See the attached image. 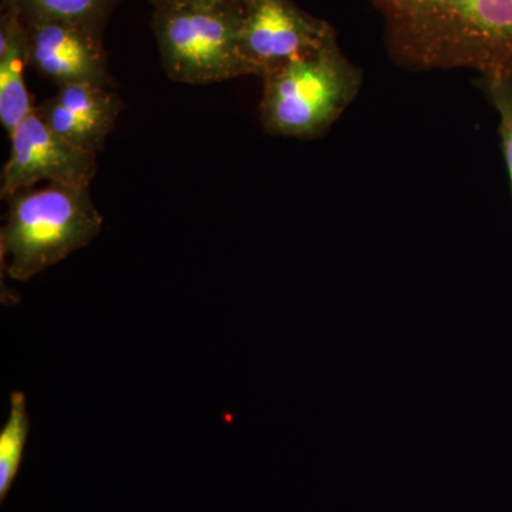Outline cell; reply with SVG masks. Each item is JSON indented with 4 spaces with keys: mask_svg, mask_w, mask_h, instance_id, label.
Listing matches in <instances>:
<instances>
[{
    "mask_svg": "<svg viewBox=\"0 0 512 512\" xmlns=\"http://www.w3.org/2000/svg\"><path fill=\"white\" fill-rule=\"evenodd\" d=\"M394 62L512 76V0H367Z\"/></svg>",
    "mask_w": 512,
    "mask_h": 512,
    "instance_id": "cell-1",
    "label": "cell"
},
{
    "mask_svg": "<svg viewBox=\"0 0 512 512\" xmlns=\"http://www.w3.org/2000/svg\"><path fill=\"white\" fill-rule=\"evenodd\" d=\"M10 154L2 171L0 195L8 200L37 183L90 187L97 154L64 140L33 111L9 134Z\"/></svg>",
    "mask_w": 512,
    "mask_h": 512,
    "instance_id": "cell-6",
    "label": "cell"
},
{
    "mask_svg": "<svg viewBox=\"0 0 512 512\" xmlns=\"http://www.w3.org/2000/svg\"><path fill=\"white\" fill-rule=\"evenodd\" d=\"M153 32L165 73L175 82L210 84L255 76L241 49L239 8L158 3Z\"/></svg>",
    "mask_w": 512,
    "mask_h": 512,
    "instance_id": "cell-4",
    "label": "cell"
},
{
    "mask_svg": "<svg viewBox=\"0 0 512 512\" xmlns=\"http://www.w3.org/2000/svg\"><path fill=\"white\" fill-rule=\"evenodd\" d=\"M30 421L26 397L22 392L10 394V410L5 426L0 430V500L5 501L10 488L18 477Z\"/></svg>",
    "mask_w": 512,
    "mask_h": 512,
    "instance_id": "cell-11",
    "label": "cell"
},
{
    "mask_svg": "<svg viewBox=\"0 0 512 512\" xmlns=\"http://www.w3.org/2000/svg\"><path fill=\"white\" fill-rule=\"evenodd\" d=\"M120 97L109 86L76 83L60 86L36 113L74 146L99 153L121 113Z\"/></svg>",
    "mask_w": 512,
    "mask_h": 512,
    "instance_id": "cell-8",
    "label": "cell"
},
{
    "mask_svg": "<svg viewBox=\"0 0 512 512\" xmlns=\"http://www.w3.org/2000/svg\"><path fill=\"white\" fill-rule=\"evenodd\" d=\"M261 123L275 136L313 140L325 136L362 89L363 73L339 47L326 45L264 77Z\"/></svg>",
    "mask_w": 512,
    "mask_h": 512,
    "instance_id": "cell-3",
    "label": "cell"
},
{
    "mask_svg": "<svg viewBox=\"0 0 512 512\" xmlns=\"http://www.w3.org/2000/svg\"><path fill=\"white\" fill-rule=\"evenodd\" d=\"M241 49L255 76L315 52L336 37L326 20L299 8L293 0H242Z\"/></svg>",
    "mask_w": 512,
    "mask_h": 512,
    "instance_id": "cell-5",
    "label": "cell"
},
{
    "mask_svg": "<svg viewBox=\"0 0 512 512\" xmlns=\"http://www.w3.org/2000/svg\"><path fill=\"white\" fill-rule=\"evenodd\" d=\"M164 2L180 3V5L204 6V8H224V6H234V8H239L242 0H161L160 3Z\"/></svg>",
    "mask_w": 512,
    "mask_h": 512,
    "instance_id": "cell-13",
    "label": "cell"
},
{
    "mask_svg": "<svg viewBox=\"0 0 512 512\" xmlns=\"http://www.w3.org/2000/svg\"><path fill=\"white\" fill-rule=\"evenodd\" d=\"M151 3H153V5H157V3H160L161 0H150Z\"/></svg>",
    "mask_w": 512,
    "mask_h": 512,
    "instance_id": "cell-14",
    "label": "cell"
},
{
    "mask_svg": "<svg viewBox=\"0 0 512 512\" xmlns=\"http://www.w3.org/2000/svg\"><path fill=\"white\" fill-rule=\"evenodd\" d=\"M25 22V20H23ZM29 66L57 87L67 84H113L101 35L62 19L25 22Z\"/></svg>",
    "mask_w": 512,
    "mask_h": 512,
    "instance_id": "cell-7",
    "label": "cell"
},
{
    "mask_svg": "<svg viewBox=\"0 0 512 512\" xmlns=\"http://www.w3.org/2000/svg\"><path fill=\"white\" fill-rule=\"evenodd\" d=\"M29 20L62 19L103 36L104 26L119 0H3Z\"/></svg>",
    "mask_w": 512,
    "mask_h": 512,
    "instance_id": "cell-10",
    "label": "cell"
},
{
    "mask_svg": "<svg viewBox=\"0 0 512 512\" xmlns=\"http://www.w3.org/2000/svg\"><path fill=\"white\" fill-rule=\"evenodd\" d=\"M8 202V220L0 231V261L15 281H28L59 264L89 245L103 227L90 187L46 184L16 192Z\"/></svg>",
    "mask_w": 512,
    "mask_h": 512,
    "instance_id": "cell-2",
    "label": "cell"
},
{
    "mask_svg": "<svg viewBox=\"0 0 512 512\" xmlns=\"http://www.w3.org/2000/svg\"><path fill=\"white\" fill-rule=\"evenodd\" d=\"M29 66L28 33L23 19L3 2L0 19V123L8 136L35 111L25 83Z\"/></svg>",
    "mask_w": 512,
    "mask_h": 512,
    "instance_id": "cell-9",
    "label": "cell"
},
{
    "mask_svg": "<svg viewBox=\"0 0 512 512\" xmlns=\"http://www.w3.org/2000/svg\"><path fill=\"white\" fill-rule=\"evenodd\" d=\"M481 87L500 119L498 131H500L501 150H503L512 194V76H505V74L481 76Z\"/></svg>",
    "mask_w": 512,
    "mask_h": 512,
    "instance_id": "cell-12",
    "label": "cell"
}]
</instances>
